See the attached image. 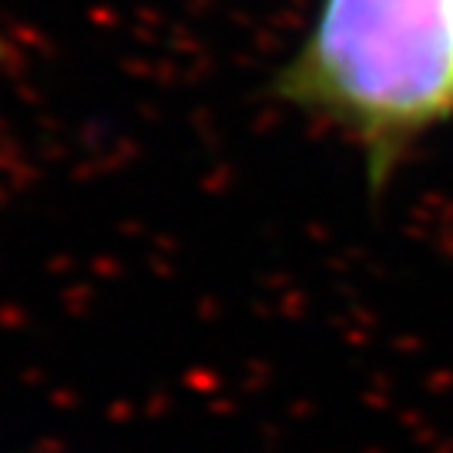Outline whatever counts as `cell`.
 <instances>
[{
    "instance_id": "cell-1",
    "label": "cell",
    "mask_w": 453,
    "mask_h": 453,
    "mask_svg": "<svg viewBox=\"0 0 453 453\" xmlns=\"http://www.w3.org/2000/svg\"><path fill=\"white\" fill-rule=\"evenodd\" d=\"M273 95L359 151L372 192L453 121V0H319Z\"/></svg>"
}]
</instances>
